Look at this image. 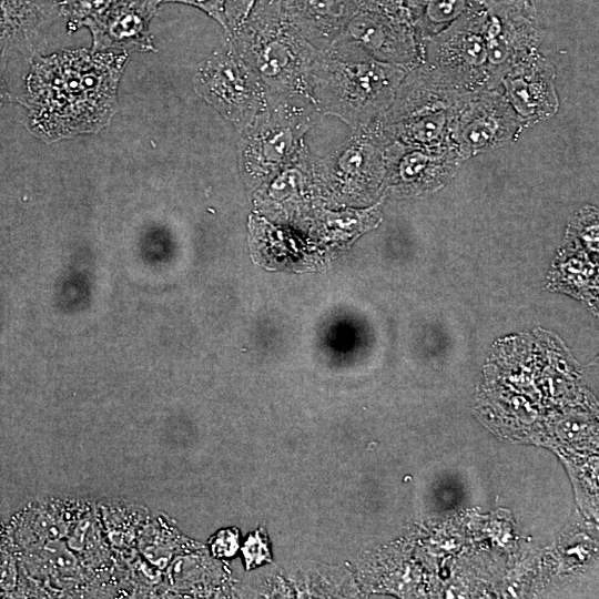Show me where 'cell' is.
Wrapping results in <instances>:
<instances>
[{
  "label": "cell",
  "mask_w": 599,
  "mask_h": 599,
  "mask_svg": "<svg viewBox=\"0 0 599 599\" xmlns=\"http://www.w3.org/2000/svg\"><path fill=\"white\" fill-rule=\"evenodd\" d=\"M500 88L526 128L554 116L558 111L556 68L539 52L514 64L502 75Z\"/></svg>",
  "instance_id": "cell-13"
},
{
  "label": "cell",
  "mask_w": 599,
  "mask_h": 599,
  "mask_svg": "<svg viewBox=\"0 0 599 599\" xmlns=\"http://www.w3.org/2000/svg\"><path fill=\"white\" fill-rule=\"evenodd\" d=\"M10 80L8 70L0 63V109L13 100Z\"/></svg>",
  "instance_id": "cell-21"
},
{
  "label": "cell",
  "mask_w": 599,
  "mask_h": 599,
  "mask_svg": "<svg viewBox=\"0 0 599 599\" xmlns=\"http://www.w3.org/2000/svg\"><path fill=\"white\" fill-rule=\"evenodd\" d=\"M525 128L499 89H479L459 111L451 140L464 159L517 139Z\"/></svg>",
  "instance_id": "cell-10"
},
{
  "label": "cell",
  "mask_w": 599,
  "mask_h": 599,
  "mask_svg": "<svg viewBox=\"0 0 599 599\" xmlns=\"http://www.w3.org/2000/svg\"><path fill=\"white\" fill-rule=\"evenodd\" d=\"M322 115L311 100L266 104L240 133V160L246 177L254 182L265 180L291 163L304 144V135Z\"/></svg>",
  "instance_id": "cell-6"
},
{
  "label": "cell",
  "mask_w": 599,
  "mask_h": 599,
  "mask_svg": "<svg viewBox=\"0 0 599 599\" xmlns=\"http://www.w3.org/2000/svg\"><path fill=\"white\" fill-rule=\"evenodd\" d=\"M159 6V0H114L100 17L84 26L92 33V51L154 50L149 26Z\"/></svg>",
  "instance_id": "cell-15"
},
{
  "label": "cell",
  "mask_w": 599,
  "mask_h": 599,
  "mask_svg": "<svg viewBox=\"0 0 599 599\" xmlns=\"http://www.w3.org/2000/svg\"><path fill=\"white\" fill-rule=\"evenodd\" d=\"M52 1H57V2H60V3H61L62 0H52Z\"/></svg>",
  "instance_id": "cell-22"
},
{
  "label": "cell",
  "mask_w": 599,
  "mask_h": 599,
  "mask_svg": "<svg viewBox=\"0 0 599 599\" xmlns=\"http://www.w3.org/2000/svg\"><path fill=\"white\" fill-rule=\"evenodd\" d=\"M291 23L318 50L325 51L336 37L345 0H282Z\"/></svg>",
  "instance_id": "cell-16"
},
{
  "label": "cell",
  "mask_w": 599,
  "mask_h": 599,
  "mask_svg": "<svg viewBox=\"0 0 599 599\" xmlns=\"http://www.w3.org/2000/svg\"><path fill=\"white\" fill-rule=\"evenodd\" d=\"M230 32L240 26L257 0H224Z\"/></svg>",
  "instance_id": "cell-20"
},
{
  "label": "cell",
  "mask_w": 599,
  "mask_h": 599,
  "mask_svg": "<svg viewBox=\"0 0 599 599\" xmlns=\"http://www.w3.org/2000/svg\"><path fill=\"white\" fill-rule=\"evenodd\" d=\"M422 63L466 91L487 89L485 12L478 0L440 32L425 40Z\"/></svg>",
  "instance_id": "cell-8"
},
{
  "label": "cell",
  "mask_w": 599,
  "mask_h": 599,
  "mask_svg": "<svg viewBox=\"0 0 599 599\" xmlns=\"http://www.w3.org/2000/svg\"><path fill=\"white\" fill-rule=\"evenodd\" d=\"M125 52L70 50L35 61L19 99L30 131L45 142L94 133L116 111V90Z\"/></svg>",
  "instance_id": "cell-1"
},
{
  "label": "cell",
  "mask_w": 599,
  "mask_h": 599,
  "mask_svg": "<svg viewBox=\"0 0 599 599\" xmlns=\"http://www.w3.org/2000/svg\"><path fill=\"white\" fill-rule=\"evenodd\" d=\"M408 70L364 54L337 58L322 51L309 72L311 97L322 114L365 130L388 109Z\"/></svg>",
  "instance_id": "cell-3"
},
{
  "label": "cell",
  "mask_w": 599,
  "mask_h": 599,
  "mask_svg": "<svg viewBox=\"0 0 599 599\" xmlns=\"http://www.w3.org/2000/svg\"><path fill=\"white\" fill-rule=\"evenodd\" d=\"M419 44L444 30L478 0H404Z\"/></svg>",
  "instance_id": "cell-17"
},
{
  "label": "cell",
  "mask_w": 599,
  "mask_h": 599,
  "mask_svg": "<svg viewBox=\"0 0 599 599\" xmlns=\"http://www.w3.org/2000/svg\"><path fill=\"white\" fill-rule=\"evenodd\" d=\"M114 0H62L61 14L67 19L70 32L84 27L100 17Z\"/></svg>",
  "instance_id": "cell-18"
},
{
  "label": "cell",
  "mask_w": 599,
  "mask_h": 599,
  "mask_svg": "<svg viewBox=\"0 0 599 599\" xmlns=\"http://www.w3.org/2000/svg\"><path fill=\"white\" fill-rule=\"evenodd\" d=\"M470 92L453 85L420 62L408 70L390 105L370 128L386 143L398 141L426 148L454 145V123Z\"/></svg>",
  "instance_id": "cell-4"
},
{
  "label": "cell",
  "mask_w": 599,
  "mask_h": 599,
  "mask_svg": "<svg viewBox=\"0 0 599 599\" xmlns=\"http://www.w3.org/2000/svg\"><path fill=\"white\" fill-rule=\"evenodd\" d=\"M59 16L57 1L0 0V63L10 77L31 60Z\"/></svg>",
  "instance_id": "cell-11"
},
{
  "label": "cell",
  "mask_w": 599,
  "mask_h": 599,
  "mask_svg": "<svg viewBox=\"0 0 599 599\" xmlns=\"http://www.w3.org/2000/svg\"><path fill=\"white\" fill-rule=\"evenodd\" d=\"M193 83L197 94L240 133L266 108L262 82L229 37L200 63Z\"/></svg>",
  "instance_id": "cell-7"
},
{
  "label": "cell",
  "mask_w": 599,
  "mask_h": 599,
  "mask_svg": "<svg viewBox=\"0 0 599 599\" xmlns=\"http://www.w3.org/2000/svg\"><path fill=\"white\" fill-rule=\"evenodd\" d=\"M324 53L365 54L408 69L422 60L404 0H345L339 30Z\"/></svg>",
  "instance_id": "cell-5"
},
{
  "label": "cell",
  "mask_w": 599,
  "mask_h": 599,
  "mask_svg": "<svg viewBox=\"0 0 599 599\" xmlns=\"http://www.w3.org/2000/svg\"><path fill=\"white\" fill-rule=\"evenodd\" d=\"M229 38L262 82L266 104L313 101L309 72L322 51L291 23L282 0H257Z\"/></svg>",
  "instance_id": "cell-2"
},
{
  "label": "cell",
  "mask_w": 599,
  "mask_h": 599,
  "mask_svg": "<svg viewBox=\"0 0 599 599\" xmlns=\"http://www.w3.org/2000/svg\"><path fill=\"white\" fill-rule=\"evenodd\" d=\"M385 144L386 141L373 128L355 130L323 162L339 195L347 199L372 195L384 170Z\"/></svg>",
  "instance_id": "cell-12"
},
{
  "label": "cell",
  "mask_w": 599,
  "mask_h": 599,
  "mask_svg": "<svg viewBox=\"0 0 599 599\" xmlns=\"http://www.w3.org/2000/svg\"><path fill=\"white\" fill-rule=\"evenodd\" d=\"M163 2H176L195 7L214 19L224 30L225 37H231L225 14L224 0H159Z\"/></svg>",
  "instance_id": "cell-19"
},
{
  "label": "cell",
  "mask_w": 599,
  "mask_h": 599,
  "mask_svg": "<svg viewBox=\"0 0 599 599\" xmlns=\"http://www.w3.org/2000/svg\"><path fill=\"white\" fill-rule=\"evenodd\" d=\"M487 50V89H500L502 75L539 52L544 40L534 0H483Z\"/></svg>",
  "instance_id": "cell-9"
},
{
  "label": "cell",
  "mask_w": 599,
  "mask_h": 599,
  "mask_svg": "<svg viewBox=\"0 0 599 599\" xmlns=\"http://www.w3.org/2000/svg\"><path fill=\"white\" fill-rule=\"evenodd\" d=\"M461 160L454 145L426 148L398 141L384 146V163L392 185L402 193H417L439 185Z\"/></svg>",
  "instance_id": "cell-14"
}]
</instances>
